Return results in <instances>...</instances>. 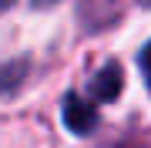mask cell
I'll return each instance as SVG.
<instances>
[{"label": "cell", "instance_id": "1", "mask_svg": "<svg viewBox=\"0 0 151 148\" xmlns=\"http://www.w3.org/2000/svg\"><path fill=\"white\" fill-rule=\"evenodd\" d=\"M60 108H64V125H67L74 135H91V131H94L97 111H94V104H87V101L81 98V94H67Z\"/></svg>", "mask_w": 151, "mask_h": 148}, {"label": "cell", "instance_id": "3", "mask_svg": "<svg viewBox=\"0 0 151 148\" xmlns=\"http://www.w3.org/2000/svg\"><path fill=\"white\" fill-rule=\"evenodd\" d=\"M24 77H27V61H10V64H0V94L20 88Z\"/></svg>", "mask_w": 151, "mask_h": 148}, {"label": "cell", "instance_id": "4", "mask_svg": "<svg viewBox=\"0 0 151 148\" xmlns=\"http://www.w3.org/2000/svg\"><path fill=\"white\" fill-rule=\"evenodd\" d=\"M141 71H145V81H148V88H151V44L141 51Z\"/></svg>", "mask_w": 151, "mask_h": 148}, {"label": "cell", "instance_id": "7", "mask_svg": "<svg viewBox=\"0 0 151 148\" xmlns=\"http://www.w3.org/2000/svg\"><path fill=\"white\" fill-rule=\"evenodd\" d=\"M34 4H37V7H44V4H54V0H34Z\"/></svg>", "mask_w": 151, "mask_h": 148}, {"label": "cell", "instance_id": "2", "mask_svg": "<svg viewBox=\"0 0 151 148\" xmlns=\"http://www.w3.org/2000/svg\"><path fill=\"white\" fill-rule=\"evenodd\" d=\"M118 94H121V67L118 64H104L91 77V98L94 101H114Z\"/></svg>", "mask_w": 151, "mask_h": 148}, {"label": "cell", "instance_id": "5", "mask_svg": "<svg viewBox=\"0 0 151 148\" xmlns=\"http://www.w3.org/2000/svg\"><path fill=\"white\" fill-rule=\"evenodd\" d=\"M111 148H151V145H128L124 142V145H111Z\"/></svg>", "mask_w": 151, "mask_h": 148}, {"label": "cell", "instance_id": "6", "mask_svg": "<svg viewBox=\"0 0 151 148\" xmlns=\"http://www.w3.org/2000/svg\"><path fill=\"white\" fill-rule=\"evenodd\" d=\"M10 4H14V0H0V14H4V10H7Z\"/></svg>", "mask_w": 151, "mask_h": 148}]
</instances>
